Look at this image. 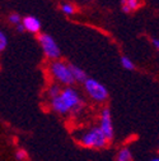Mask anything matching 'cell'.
Returning a JSON list of instances; mask_svg holds the SVG:
<instances>
[{
    "mask_svg": "<svg viewBox=\"0 0 159 161\" xmlns=\"http://www.w3.org/2000/svg\"><path fill=\"white\" fill-rule=\"evenodd\" d=\"M50 106L57 115H76L83 110L84 101L75 88L65 87L56 97L50 100Z\"/></svg>",
    "mask_w": 159,
    "mask_h": 161,
    "instance_id": "1",
    "label": "cell"
},
{
    "mask_svg": "<svg viewBox=\"0 0 159 161\" xmlns=\"http://www.w3.org/2000/svg\"><path fill=\"white\" fill-rule=\"evenodd\" d=\"M78 142L85 148L101 150L107 147L110 141L105 137V134L98 128V125H93L87 129H83L78 134Z\"/></svg>",
    "mask_w": 159,
    "mask_h": 161,
    "instance_id": "2",
    "label": "cell"
},
{
    "mask_svg": "<svg viewBox=\"0 0 159 161\" xmlns=\"http://www.w3.org/2000/svg\"><path fill=\"white\" fill-rule=\"evenodd\" d=\"M50 74L54 78L55 83L60 85V86H65V87H71L75 82L73 79L71 72H70V67L68 63L63 62V60H54L50 64Z\"/></svg>",
    "mask_w": 159,
    "mask_h": 161,
    "instance_id": "3",
    "label": "cell"
},
{
    "mask_svg": "<svg viewBox=\"0 0 159 161\" xmlns=\"http://www.w3.org/2000/svg\"><path fill=\"white\" fill-rule=\"evenodd\" d=\"M83 87H84V91L88 95V97L90 100H93L94 103L103 104L108 100L110 93H108L107 87L103 83L99 82V80L94 79V78L88 77L83 82Z\"/></svg>",
    "mask_w": 159,
    "mask_h": 161,
    "instance_id": "4",
    "label": "cell"
},
{
    "mask_svg": "<svg viewBox=\"0 0 159 161\" xmlns=\"http://www.w3.org/2000/svg\"><path fill=\"white\" fill-rule=\"evenodd\" d=\"M38 42L42 47V51L45 56L50 60H59V58L61 56V50L59 47L56 40L49 35V33H41L38 36Z\"/></svg>",
    "mask_w": 159,
    "mask_h": 161,
    "instance_id": "5",
    "label": "cell"
},
{
    "mask_svg": "<svg viewBox=\"0 0 159 161\" xmlns=\"http://www.w3.org/2000/svg\"><path fill=\"white\" fill-rule=\"evenodd\" d=\"M98 128L102 130L105 137L108 141H112L115 137V127H113V120H112V114L108 108L102 109L101 114H99V124Z\"/></svg>",
    "mask_w": 159,
    "mask_h": 161,
    "instance_id": "6",
    "label": "cell"
},
{
    "mask_svg": "<svg viewBox=\"0 0 159 161\" xmlns=\"http://www.w3.org/2000/svg\"><path fill=\"white\" fill-rule=\"evenodd\" d=\"M22 26L24 28V31L31 32V33H39L41 31V21L34 17V15H27L22 19Z\"/></svg>",
    "mask_w": 159,
    "mask_h": 161,
    "instance_id": "7",
    "label": "cell"
},
{
    "mask_svg": "<svg viewBox=\"0 0 159 161\" xmlns=\"http://www.w3.org/2000/svg\"><path fill=\"white\" fill-rule=\"evenodd\" d=\"M69 67H70V72H71V75H73L74 82L83 83L84 80L88 78V77H87V73H85L84 69H82L80 67H78V65H75V64H69Z\"/></svg>",
    "mask_w": 159,
    "mask_h": 161,
    "instance_id": "8",
    "label": "cell"
},
{
    "mask_svg": "<svg viewBox=\"0 0 159 161\" xmlns=\"http://www.w3.org/2000/svg\"><path fill=\"white\" fill-rule=\"evenodd\" d=\"M141 5V0H122V10L125 13L134 12Z\"/></svg>",
    "mask_w": 159,
    "mask_h": 161,
    "instance_id": "9",
    "label": "cell"
},
{
    "mask_svg": "<svg viewBox=\"0 0 159 161\" xmlns=\"http://www.w3.org/2000/svg\"><path fill=\"white\" fill-rule=\"evenodd\" d=\"M61 90H63V87L60 86V85H57V83H51L50 86H49V88H47V96L50 97V100L51 98H54V97H56L59 93L61 92Z\"/></svg>",
    "mask_w": 159,
    "mask_h": 161,
    "instance_id": "10",
    "label": "cell"
},
{
    "mask_svg": "<svg viewBox=\"0 0 159 161\" xmlns=\"http://www.w3.org/2000/svg\"><path fill=\"white\" fill-rule=\"evenodd\" d=\"M120 63H121L122 68H125L126 70H134L135 69V64L132 63V60L129 56H121Z\"/></svg>",
    "mask_w": 159,
    "mask_h": 161,
    "instance_id": "11",
    "label": "cell"
},
{
    "mask_svg": "<svg viewBox=\"0 0 159 161\" xmlns=\"http://www.w3.org/2000/svg\"><path fill=\"white\" fill-rule=\"evenodd\" d=\"M61 12H63L64 14H66V15H73V14L76 12V9H75V7H74L73 4H70V3H64V4L61 5Z\"/></svg>",
    "mask_w": 159,
    "mask_h": 161,
    "instance_id": "12",
    "label": "cell"
},
{
    "mask_svg": "<svg viewBox=\"0 0 159 161\" xmlns=\"http://www.w3.org/2000/svg\"><path fill=\"white\" fill-rule=\"evenodd\" d=\"M7 46H8V37L2 30H0V53H3Z\"/></svg>",
    "mask_w": 159,
    "mask_h": 161,
    "instance_id": "13",
    "label": "cell"
},
{
    "mask_svg": "<svg viewBox=\"0 0 159 161\" xmlns=\"http://www.w3.org/2000/svg\"><path fill=\"white\" fill-rule=\"evenodd\" d=\"M8 19H9V22H10V23H13L14 26H17V25H19V23L22 22L21 14H18V13H12V14L8 17Z\"/></svg>",
    "mask_w": 159,
    "mask_h": 161,
    "instance_id": "14",
    "label": "cell"
},
{
    "mask_svg": "<svg viewBox=\"0 0 159 161\" xmlns=\"http://www.w3.org/2000/svg\"><path fill=\"white\" fill-rule=\"evenodd\" d=\"M15 157H17V160H19V161H24V160L28 157V155H27V152H26L24 150H18V151L15 152Z\"/></svg>",
    "mask_w": 159,
    "mask_h": 161,
    "instance_id": "15",
    "label": "cell"
},
{
    "mask_svg": "<svg viewBox=\"0 0 159 161\" xmlns=\"http://www.w3.org/2000/svg\"><path fill=\"white\" fill-rule=\"evenodd\" d=\"M151 44L154 45L155 50H159V40H158V38H155V37H154V38L151 40Z\"/></svg>",
    "mask_w": 159,
    "mask_h": 161,
    "instance_id": "16",
    "label": "cell"
},
{
    "mask_svg": "<svg viewBox=\"0 0 159 161\" xmlns=\"http://www.w3.org/2000/svg\"><path fill=\"white\" fill-rule=\"evenodd\" d=\"M15 28H17V31H18V32H24V28H23L22 23H19V25H17V26H15Z\"/></svg>",
    "mask_w": 159,
    "mask_h": 161,
    "instance_id": "17",
    "label": "cell"
},
{
    "mask_svg": "<svg viewBox=\"0 0 159 161\" xmlns=\"http://www.w3.org/2000/svg\"><path fill=\"white\" fill-rule=\"evenodd\" d=\"M149 161H159V157H158V156H154V157H151Z\"/></svg>",
    "mask_w": 159,
    "mask_h": 161,
    "instance_id": "18",
    "label": "cell"
},
{
    "mask_svg": "<svg viewBox=\"0 0 159 161\" xmlns=\"http://www.w3.org/2000/svg\"><path fill=\"white\" fill-rule=\"evenodd\" d=\"M87 2H88V0H87Z\"/></svg>",
    "mask_w": 159,
    "mask_h": 161,
    "instance_id": "19",
    "label": "cell"
}]
</instances>
